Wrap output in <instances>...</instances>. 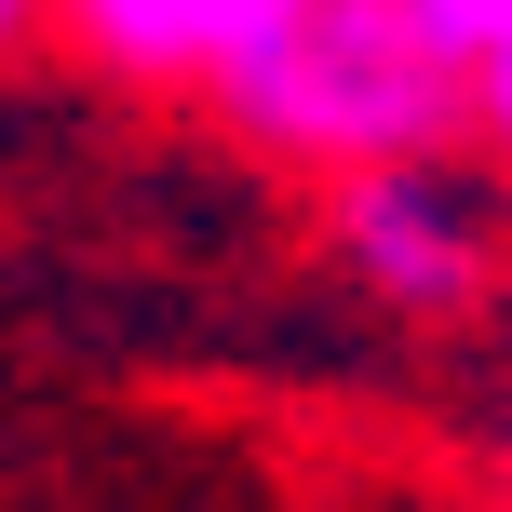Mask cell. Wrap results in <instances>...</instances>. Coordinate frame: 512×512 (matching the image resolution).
<instances>
[{
	"instance_id": "1",
	"label": "cell",
	"mask_w": 512,
	"mask_h": 512,
	"mask_svg": "<svg viewBox=\"0 0 512 512\" xmlns=\"http://www.w3.org/2000/svg\"><path fill=\"white\" fill-rule=\"evenodd\" d=\"M216 122L297 176L418 162V149H459V54L418 41L391 0H283L256 54H230Z\"/></svg>"
},
{
	"instance_id": "2",
	"label": "cell",
	"mask_w": 512,
	"mask_h": 512,
	"mask_svg": "<svg viewBox=\"0 0 512 512\" xmlns=\"http://www.w3.org/2000/svg\"><path fill=\"white\" fill-rule=\"evenodd\" d=\"M324 230H337V270L391 310V324H472L512 270V189L472 176L459 149H418V162H364V176H324Z\"/></svg>"
},
{
	"instance_id": "5",
	"label": "cell",
	"mask_w": 512,
	"mask_h": 512,
	"mask_svg": "<svg viewBox=\"0 0 512 512\" xmlns=\"http://www.w3.org/2000/svg\"><path fill=\"white\" fill-rule=\"evenodd\" d=\"M391 14H405L418 41H445V54H459V68H472V54H486L499 27H512V0H391Z\"/></svg>"
},
{
	"instance_id": "4",
	"label": "cell",
	"mask_w": 512,
	"mask_h": 512,
	"mask_svg": "<svg viewBox=\"0 0 512 512\" xmlns=\"http://www.w3.org/2000/svg\"><path fill=\"white\" fill-rule=\"evenodd\" d=\"M459 135L486 149V176L512 189V27H499V41H486V54L459 68Z\"/></svg>"
},
{
	"instance_id": "3",
	"label": "cell",
	"mask_w": 512,
	"mask_h": 512,
	"mask_svg": "<svg viewBox=\"0 0 512 512\" xmlns=\"http://www.w3.org/2000/svg\"><path fill=\"white\" fill-rule=\"evenodd\" d=\"M270 14L283 0H54V27H68L108 81H149V95H216L230 54H256Z\"/></svg>"
},
{
	"instance_id": "6",
	"label": "cell",
	"mask_w": 512,
	"mask_h": 512,
	"mask_svg": "<svg viewBox=\"0 0 512 512\" xmlns=\"http://www.w3.org/2000/svg\"><path fill=\"white\" fill-rule=\"evenodd\" d=\"M27 27H54V0H0V54H14Z\"/></svg>"
}]
</instances>
